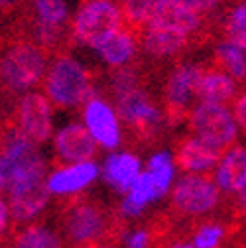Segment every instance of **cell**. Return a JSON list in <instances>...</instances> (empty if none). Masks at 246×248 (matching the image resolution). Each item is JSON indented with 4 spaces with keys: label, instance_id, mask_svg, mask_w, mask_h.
Returning a JSON list of instances; mask_svg holds the SVG:
<instances>
[{
    "label": "cell",
    "instance_id": "obj_1",
    "mask_svg": "<svg viewBox=\"0 0 246 248\" xmlns=\"http://www.w3.org/2000/svg\"><path fill=\"white\" fill-rule=\"evenodd\" d=\"M114 217L97 201L89 197H75L63 205L59 227L65 240L73 248L103 244L114 232Z\"/></svg>",
    "mask_w": 246,
    "mask_h": 248
},
{
    "label": "cell",
    "instance_id": "obj_2",
    "mask_svg": "<svg viewBox=\"0 0 246 248\" xmlns=\"http://www.w3.org/2000/svg\"><path fill=\"white\" fill-rule=\"evenodd\" d=\"M47 99L59 108H71L85 105L93 97L91 73L77 59L65 53H57L44 77Z\"/></svg>",
    "mask_w": 246,
    "mask_h": 248
},
{
    "label": "cell",
    "instance_id": "obj_3",
    "mask_svg": "<svg viewBox=\"0 0 246 248\" xmlns=\"http://www.w3.org/2000/svg\"><path fill=\"white\" fill-rule=\"evenodd\" d=\"M47 49L30 38L12 42L2 55V83L8 93H22L36 87L46 77Z\"/></svg>",
    "mask_w": 246,
    "mask_h": 248
},
{
    "label": "cell",
    "instance_id": "obj_4",
    "mask_svg": "<svg viewBox=\"0 0 246 248\" xmlns=\"http://www.w3.org/2000/svg\"><path fill=\"white\" fill-rule=\"evenodd\" d=\"M124 24L122 8L114 0H83L73 22L71 38L77 44L97 49Z\"/></svg>",
    "mask_w": 246,
    "mask_h": 248
},
{
    "label": "cell",
    "instance_id": "obj_5",
    "mask_svg": "<svg viewBox=\"0 0 246 248\" xmlns=\"http://www.w3.org/2000/svg\"><path fill=\"white\" fill-rule=\"evenodd\" d=\"M47 166L30 171L16 181H12L2 191L4 201L10 207L12 223L14 225H26L34 221L36 217L47 207L51 191L47 187Z\"/></svg>",
    "mask_w": 246,
    "mask_h": 248
},
{
    "label": "cell",
    "instance_id": "obj_6",
    "mask_svg": "<svg viewBox=\"0 0 246 248\" xmlns=\"http://www.w3.org/2000/svg\"><path fill=\"white\" fill-rule=\"evenodd\" d=\"M189 126L193 136L217 148L219 152H227L236 144L238 122L234 114L219 103H199L189 112Z\"/></svg>",
    "mask_w": 246,
    "mask_h": 248
},
{
    "label": "cell",
    "instance_id": "obj_7",
    "mask_svg": "<svg viewBox=\"0 0 246 248\" xmlns=\"http://www.w3.org/2000/svg\"><path fill=\"white\" fill-rule=\"evenodd\" d=\"M221 191L217 179L207 173H183L171 189V205L179 215L201 217L217 209Z\"/></svg>",
    "mask_w": 246,
    "mask_h": 248
},
{
    "label": "cell",
    "instance_id": "obj_8",
    "mask_svg": "<svg viewBox=\"0 0 246 248\" xmlns=\"http://www.w3.org/2000/svg\"><path fill=\"white\" fill-rule=\"evenodd\" d=\"M53 103L47 99V95L30 91L24 93L20 101L14 107L12 112V128H16L24 138L34 142L36 146H42L49 140L53 130Z\"/></svg>",
    "mask_w": 246,
    "mask_h": 248
},
{
    "label": "cell",
    "instance_id": "obj_9",
    "mask_svg": "<svg viewBox=\"0 0 246 248\" xmlns=\"http://www.w3.org/2000/svg\"><path fill=\"white\" fill-rule=\"evenodd\" d=\"M118 116L138 138H154L162 124V114L148 93L140 87L116 97Z\"/></svg>",
    "mask_w": 246,
    "mask_h": 248
},
{
    "label": "cell",
    "instance_id": "obj_10",
    "mask_svg": "<svg viewBox=\"0 0 246 248\" xmlns=\"http://www.w3.org/2000/svg\"><path fill=\"white\" fill-rule=\"evenodd\" d=\"M203 67L197 65H179L175 67L164 87L166 112L169 120H179L187 114L191 101L197 97V79Z\"/></svg>",
    "mask_w": 246,
    "mask_h": 248
},
{
    "label": "cell",
    "instance_id": "obj_11",
    "mask_svg": "<svg viewBox=\"0 0 246 248\" xmlns=\"http://www.w3.org/2000/svg\"><path fill=\"white\" fill-rule=\"evenodd\" d=\"M83 120L89 132L93 134L97 144L105 150H114L120 144V122L118 110L112 108L110 103L99 97H91L83 107Z\"/></svg>",
    "mask_w": 246,
    "mask_h": 248
},
{
    "label": "cell",
    "instance_id": "obj_12",
    "mask_svg": "<svg viewBox=\"0 0 246 248\" xmlns=\"http://www.w3.org/2000/svg\"><path fill=\"white\" fill-rule=\"evenodd\" d=\"M53 148L59 162L67 166L93 162L99 152L97 140L89 132V128L81 124H67V126L59 128L53 136Z\"/></svg>",
    "mask_w": 246,
    "mask_h": 248
},
{
    "label": "cell",
    "instance_id": "obj_13",
    "mask_svg": "<svg viewBox=\"0 0 246 248\" xmlns=\"http://www.w3.org/2000/svg\"><path fill=\"white\" fill-rule=\"evenodd\" d=\"M223 152L199 140L197 136L183 138L173 152V162L185 173H207L209 170L217 168Z\"/></svg>",
    "mask_w": 246,
    "mask_h": 248
},
{
    "label": "cell",
    "instance_id": "obj_14",
    "mask_svg": "<svg viewBox=\"0 0 246 248\" xmlns=\"http://www.w3.org/2000/svg\"><path fill=\"white\" fill-rule=\"evenodd\" d=\"M99 173H101V170L95 162L61 166L49 175L47 187H49L51 195H57V197L77 195L79 191H83L87 187V185L93 183L99 177Z\"/></svg>",
    "mask_w": 246,
    "mask_h": 248
},
{
    "label": "cell",
    "instance_id": "obj_15",
    "mask_svg": "<svg viewBox=\"0 0 246 248\" xmlns=\"http://www.w3.org/2000/svg\"><path fill=\"white\" fill-rule=\"evenodd\" d=\"M101 171H103V179L114 191H118L120 195H126L142 173V164L140 158L130 152H116L105 160Z\"/></svg>",
    "mask_w": 246,
    "mask_h": 248
},
{
    "label": "cell",
    "instance_id": "obj_16",
    "mask_svg": "<svg viewBox=\"0 0 246 248\" xmlns=\"http://www.w3.org/2000/svg\"><path fill=\"white\" fill-rule=\"evenodd\" d=\"M215 179L225 193H240L246 185V148L231 146L215 168Z\"/></svg>",
    "mask_w": 246,
    "mask_h": 248
},
{
    "label": "cell",
    "instance_id": "obj_17",
    "mask_svg": "<svg viewBox=\"0 0 246 248\" xmlns=\"http://www.w3.org/2000/svg\"><path fill=\"white\" fill-rule=\"evenodd\" d=\"M236 79L231 77L221 67H207L201 69L197 79V99L201 103H219L225 105L236 97Z\"/></svg>",
    "mask_w": 246,
    "mask_h": 248
},
{
    "label": "cell",
    "instance_id": "obj_18",
    "mask_svg": "<svg viewBox=\"0 0 246 248\" xmlns=\"http://www.w3.org/2000/svg\"><path fill=\"white\" fill-rule=\"evenodd\" d=\"M191 36L162 26H146L142 30V47L154 57H169L187 47Z\"/></svg>",
    "mask_w": 246,
    "mask_h": 248
},
{
    "label": "cell",
    "instance_id": "obj_19",
    "mask_svg": "<svg viewBox=\"0 0 246 248\" xmlns=\"http://www.w3.org/2000/svg\"><path fill=\"white\" fill-rule=\"evenodd\" d=\"M97 53L110 67H124L136 53V34L132 30L120 28L116 34L107 38L99 47Z\"/></svg>",
    "mask_w": 246,
    "mask_h": 248
},
{
    "label": "cell",
    "instance_id": "obj_20",
    "mask_svg": "<svg viewBox=\"0 0 246 248\" xmlns=\"http://www.w3.org/2000/svg\"><path fill=\"white\" fill-rule=\"evenodd\" d=\"M154 199H158L156 193V183H154L150 171H142L140 177L134 181V185L130 187V191L124 195L120 205V213L124 217H138L146 205Z\"/></svg>",
    "mask_w": 246,
    "mask_h": 248
},
{
    "label": "cell",
    "instance_id": "obj_21",
    "mask_svg": "<svg viewBox=\"0 0 246 248\" xmlns=\"http://www.w3.org/2000/svg\"><path fill=\"white\" fill-rule=\"evenodd\" d=\"M215 61L236 81H246V46L225 40L215 49Z\"/></svg>",
    "mask_w": 246,
    "mask_h": 248
},
{
    "label": "cell",
    "instance_id": "obj_22",
    "mask_svg": "<svg viewBox=\"0 0 246 248\" xmlns=\"http://www.w3.org/2000/svg\"><path fill=\"white\" fill-rule=\"evenodd\" d=\"M166 2L168 0H122V14H124L126 28H130L132 32H142L158 16Z\"/></svg>",
    "mask_w": 246,
    "mask_h": 248
},
{
    "label": "cell",
    "instance_id": "obj_23",
    "mask_svg": "<svg viewBox=\"0 0 246 248\" xmlns=\"http://www.w3.org/2000/svg\"><path fill=\"white\" fill-rule=\"evenodd\" d=\"M12 248H63L61 238L44 225H28L12 238Z\"/></svg>",
    "mask_w": 246,
    "mask_h": 248
},
{
    "label": "cell",
    "instance_id": "obj_24",
    "mask_svg": "<svg viewBox=\"0 0 246 248\" xmlns=\"http://www.w3.org/2000/svg\"><path fill=\"white\" fill-rule=\"evenodd\" d=\"M173 166L175 162L171 160V154L169 152H158L148 160V170L154 183H156V193L158 199L164 197L169 187H171V181H173Z\"/></svg>",
    "mask_w": 246,
    "mask_h": 248
},
{
    "label": "cell",
    "instance_id": "obj_25",
    "mask_svg": "<svg viewBox=\"0 0 246 248\" xmlns=\"http://www.w3.org/2000/svg\"><path fill=\"white\" fill-rule=\"evenodd\" d=\"M67 12L65 0H34V24L65 28Z\"/></svg>",
    "mask_w": 246,
    "mask_h": 248
},
{
    "label": "cell",
    "instance_id": "obj_26",
    "mask_svg": "<svg viewBox=\"0 0 246 248\" xmlns=\"http://www.w3.org/2000/svg\"><path fill=\"white\" fill-rule=\"evenodd\" d=\"M225 36L231 42L246 46V2L236 4L225 20Z\"/></svg>",
    "mask_w": 246,
    "mask_h": 248
},
{
    "label": "cell",
    "instance_id": "obj_27",
    "mask_svg": "<svg viewBox=\"0 0 246 248\" xmlns=\"http://www.w3.org/2000/svg\"><path fill=\"white\" fill-rule=\"evenodd\" d=\"M142 77L140 73L134 69V67H116L112 77H110V87H112V93H114V97L118 95H124V93L128 91H134V89H140Z\"/></svg>",
    "mask_w": 246,
    "mask_h": 248
},
{
    "label": "cell",
    "instance_id": "obj_28",
    "mask_svg": "<svg viewBox=\"0 0 246 248\" xmlns=\"http://www.w3.org/2000/svg\"><path fill=\"white\" fill-rule=\"evenodd\" d=\"M225 238V229L217 223L201 225L193 234V244L197 248H219L221 240Z\"/></svg>",
    "mask_w": 246,
    "mask_h": 248
},
{
    "label": "cell",
    "instance_id": "obj_29",
    "mask_svg": "<svg viewBox=\"0 0 246 248\" xmlns=\"http://www.w3.org/2000/svg\"><path fill=\"white\" fill-rule=\"evenodd\" d=\"M154 240L152 232L146 229H136L126 236V248H148Z\"/></svg>",
    "mask_w": 246,
    "mask_h": 248
},
{
    "label": "cell",
    "instance_id": "obj_30",
    "mask_svg": "<svg viewBox=\"0 0 246 248\" xmlns=\"http://www.w3.org/2000/svg\"><path fill=\"white\" fill-rule=\"evenodd\" d=\"M232 114H234V118H236V122H238V126L246 132V93L234 99Z\"/></svg>",
    "mask_w": 246,
    "mask_h": 248
},
{
    "label": "cell",
    "instance_id": "obj_31",
    "mask_svg": "<svg viewBox=\"0 0 246 248\" xmlns=\"http://www.w3.org/2000/svg\"><path fill=\"white\" fill-rule=\"evenodd\" d=\"M10 207L8 203L2 199V203H0V229H2V234L6 236L8 234V223H10Z\"/></svg>",
    "mask_w": 246,
    "mask_h": 248
},
{
    "label": "cell",
    "instance_id": "obj_32",
    "mask_svg": "<svg viewBox=\"0 0 246 248\" xmlns=\"http://www.w3.org/2000/svg\"><path fill=\"white\" fill-rule=\"evenodd\" d=\"M193 2H195L203 12H209V10H213L215 6L219 4V0H193Z\"/></svg>",
    "mask_w": 246,
    "mask_h": 248
},
{
    "label": "cell",
    "instance_id": "obj_33",
    "mask_svg": "<svg viewBox=\"0 0 246 248\" xmlns=\"http://www.w3.org/2000/svg\"><path fill=\"white\" fill-rule=\"evenodd\" d=\"M20 2H22V0H2V10H4V12H10V10H14Z\"/></svg>",
    "mask_w": 246,
    "mask_h": 248
},
{
    "label": "cell",
    "instance_id": "obj_34",
    "mask_svg": "<svg viewBox=\"0 0 246 248\" xmlns=\"http://www.w3.org/2000/svg\"><path fill=\"white\" fill-rule=\"evenodd\" d=\"M238 207L242 209V213L246 215V185L242 187V191L238 193Z\"/></svg>",
    "mask_w": 246,
    "mask_h": 248
},
{
    "label": "cell",
    "instance_id": "obj_35",
    "mask_svg": "<svg viewBox=\"0 0 246 248\" xmlns=\"http://www.w3.org/2000/svg\"><path fill=\"white\" fill-rule=\"evenodd\" d=\"M169 248H197L193 242L189 244V242H175V244H171Z\"/></svg>",
    "mask_w": 246,
    "mask_h": 248
},
{
    "label": "cell",
    "instance_id": "obj_36",
    "mask_svg": "<svg viewBox=\"0 0 246 248\" xmlns=\"http://www.w3.org/2000/svg\"><path fill=\"white\" fill-rule=\"evenodd\" d=\"M83 248H107L105 244H91V246H83Z\"/></svg>",
    "mask_w": 246,
    "mask_h": 248
}]
</instances>
